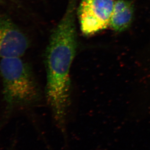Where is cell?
<instances>
[{
    "instance_id": "1",
    "label": "cell",
    "mask_w": 150,
    "mask_h": 150,
    "mask_svg": "<svg viewBox=\"0 0 150 150\" xmlns=\"http://www.w3.org/2000/svg\"><path fill=\"white\" fill-rule=\"evenodd\" d=\"M76 0H69L64 14L52 31L45 53L46 97L57 123L64 128L70 100V74L76 53Z\"/></svg>"
},
{
    "instance_id": "2",
    "label": "cell",
    "mask_w": 150,
    "mask_h": 150,
    "mask_svg": "<svg viewBox=\"0 0 150 150\" xmlns=\"http://www.w3.org/2000/svg\"><path fill=\"white\" fill-rule=\"evenodd\" d=\"M0 76L4 99L9 108L29 105L39 98L36 81L22 58L0 60Z\"/></svg>"
},
{
    "instance_id": "3",
    "label": "cell",
    "mask_w": 150,
    "mask_h": 150,
    "mask_svg": "<svg viewBox=\"0 0 150 150\" xmlns=\"http://www.w3.org/2000/svg\"><path fill=\"white\" fill-rule=\"evenodd\" d=\"M115 0H81L77 16L83 35L91 36L110 26Z\"/></svg>"
},
{
    "instance_id": "4",
    "label": "cell",
    "mask_w": 150,
    "mask_h": 150,
    "mask_svg": "<svg viewBox=\"0 0 150 150\" xmlns=\"http://www.w3.org/2000/svg\"><path fill=\"white\" fill-rule=\"evenodd\" d=\"M25 33L7 16L0 17V60L22 58L29 46Z\"/></svg>"
},
{
    "instance_id": "5",
    "label": "cell",
    "mask_w": 150,
    "mask_h": 150,
    "mask_svg": "<svg viewBox=\"0 0 150 150\" xmlns=\"http://www.w3.org/2000/svg\"><path fill=\"white\" fill-rule=\"evenodd\" d=\"M134 16V6L131 1H115L109 26L115 32H123L130 27Z\"/></svg>"
},
{
    "instance_id": "6",
    "label": "cell",
    "mask_w": 150,
    "mask_h": 150,
    "mask_svg": "<svg viewBox=\"0 0 150 150\" xmlns=\"http://www.w3.org/2000/svg\"><path fill=\"white\" fill-rule=\"evenodd\" d=\"M3 1V0H0V1Z\"/></svg>"
}]
</instances>
